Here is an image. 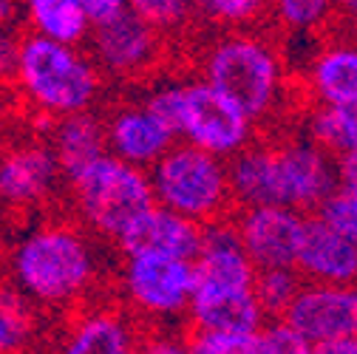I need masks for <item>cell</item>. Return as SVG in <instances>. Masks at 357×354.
Returning <instances> with one entry per match:
<instances>
[{
    "label": "cell",
    "mask_w": 357,
    "mask_h": 354,
    "mask_svg": "<svg viewBox=\"0 0 357 354\" xmlns=\"http://www.w3.org/2000/svg\"><path fill=\"white\" fill-rule=\"evenodd\" d=\"M0 3H20V0H0Z\"/></svg>",
    "instance_id": "8d00e7d4"
},
{
    "label": "cell",
    "mask_w": 357,
    "mask_h": 354,
    "mask_svg": "<svg viewBox=\"0 0 357 354\" xmlns=\"http://www.w3.org/2000/svg\"><path fill=\"white\" fill-rule=\"evenodd\" d=\"M258 267L244 249L230 218L204 227V244L196 255V292L199 295H241L255 292Z\"/></svg>",
    "instance_id": "7c38bea8"
},
{
    "label": "cell",
    "mask_w": 357,
    "mask_h": 354,
    "mask_svg": "<svg viewBox=\"0 0 357 354\" xmlns=\"http://www.w3.org/2000/svg\"><path fill=\"white\" fill-rule=\"evenodd\" d=\"M91 54L105 77L133 82L153 71L162 60L165 34L137 12H119L91 29Z\"/></svg>",
    "instance_id": "9c48e42d"
},
{
    "label": "cell",
    "mask_w": 357,
    "mask_h": 354,
    "mask_svg": "<svg viewBox=\"0 0 357 354\" xmlns=\"http://www.w3.org/2000/svg\"><path fill=\"white\" fill-rule=\"evenodd\" d=\"M119 289L137 315L148 321H176L190 312L196 261L162 252H130L119 272Z\"/></svg>",
    "instance_id": "8992f818"
},
{
    "label": "cell",
    "mask_w": 357,
    "mask_h": 354,
    "mask_svg": "<svg viewBox=\"0 0 357 354\" xmlns=\"http://www.w3.org/2000/svg\"><path fill=\"white\" fill-rule=\"evenodd\" d=\"M340 187V164L315 139L301 137L275 145V193L278 204L318 213V207Z\"/></svg>",
    "instance_id": "ba28073f"
},
{
    "label": "cell",
    "mask_w": 357,
    "mask_h": 354,
    "mask_svg": "<svg viewBox=\"0 0 357 354\" xmlns=\"http://www.w3.org/2000/svg\"><path fill=\"white\" fill-rule=\"evenodd\" d=\"M255 334L247 332H225V329H190L188 351L196 354H255Z\"/></svg>",
    "instance_id": "83f0119b"
},
{
    "label": "cell",
    "mask_w": 357,
    "mask_h": 354,
    "mask_svg": "<svg viewBox=\"0 0 357 354\" xmlns=\"http://www.w3.org/2000/svg\"><path fill=\"white\" fill-rule=\"evenodd\" d=\"M204 244V224L176 213L165 204H153L145 215H139L128 233L116 241L122 255L130 252H162L173 258H190L196 261Z\"/></svg>",
    "instance_id": "9a60e30c"
},
{
    "label": "cell",
    "mask_w": 357,
    "mask_h": 354,
    "mask_svg": "<svg viewBox=\"0 0 357 354\" xmlns=\"http://www.w3.org/2000/svg\"><path fill=\"white\" fill-rule=\"evenodd\" d=\"M20 17H23V6L20 3H0V23L17 26Z\"/></svg>",
    "instance_id": "d6a6232c"
},
{
    "label": "cell",
    "mask_w": 357,
    "mask_h": 354,
    "mask_svg": "<svg viewBox=\"0 0 357 354\" xmlns=\"http://www.w3.org/2000/svg\"><path fill=\"white\" fill-rule=\"evenodd\" d=\"M303 82L312 102H357V40L349 34L335 37L332 43H321L318 52L303 66Z\"/></svg>",
    "instance_id": "e0dca14e"
},
{
    "label": "cell",
    "mask_w": 357,
    "mask_h": 354,
    "mask_svg": "<svg viewBox=\"0 0 357 354\" xmlns=\"http://www.w3.org/2000/svg\"><path fill=\"white\" fill-rule=\"evenodd\" d=\"M303 286V275L298 267H270V270H258L255 278V295L264 306L266 318H284L292 300L298 298Z\"/></svg>",
    "instance_id": "d4e9b609"
},
{
    "label": "cell",
    "mask_w": 357,
    "mask_h": 354,
    "mask_svg": "<svg viewBox=\"0 0 357 354\" xmlns=\"http://www.w3.org/2000/svg\"><path fill=\"white\" fill-rule=\"evenodd\" d=\"M303 281L357 284V244L332 227L318 213L306 215V227L295 261Z\"/></svg>",
    "instance_id": "2e32d148"
},
{
    "label": "cell",
    "mask_w": 357,
    "mask_h": 354,
    "mask_svg": "<svg viewBox=\"0 0 357 354\" xmlns=\"http://www.w3.org/2000/svg\"><path fill=\"white\" fill-rule=\"evenodd\" d=\"M306 215L309 213L287 204H252L236 207L233 224L258 270L295 267Z\"/></svg>",
    "instance_id": "8fae6325"
},
{
    "label": "cell",
    "mask_w": 357,
    "mask_h": 354,
    "mask_svg": "<svg viewBox=\"0 0 357 354\" xmlns=\"http://www.w3.org/2000/svg\"><path fill=\"white\" fill-rule=\"evenodd\" d=\"M102 77L94 54H85L79 46L23 31L12 85L34 114L60 119L66 114L91 111L102 94Z\"/></svg>",
    "instance_id": "7a4b0ae2"
},
{
    "label": "cell",
    "mask_w": 357,
    "mask_h": 354,
    "mask_svg": "<svg viewBox=\"0 0 357 354\" xmlns=\"http://www.w3.org/2000/svg\"><path fill=\"white\" fill-rule=\"evenodd\" d=\"M199 71V77L230 97L252 122L270 119L284 100L287 66L281 52L266 37L247 29H227L210 40Z\"/></svg>",
    "instance_id": "3957f363"
},
{
    "label": "cell",
    "mask_w": 357,
    "mask_h": 354,
    "mask_svg": "<svg viewBox=\"0 0 357 354\" xmlns=\"http://www.w3.org/2000/svg\"><path fill=\"white\" fill-rule=\"evenodd\" d=\"M20 6L29 31L71 43V46H82L91 37L94 20L82 0H20Z\"/></svg>",
    "instance_id": "44dd1931"
},
{
    "label": "cell",
    "mask_w": 357,
    "mask_h": 354,
    "mask_svg": "<svg viewBox=\"0 0 357 354\" xmlns=\"http://www.w3.org/2000/svg\"><path fill=\"white\" fill-rule=\"evenodd\" d=\"M190 3L199 20L218 29H247L266 12H273V0H190Z\"/></svg>",
    "instance_id": "cb8c5ba5"
},
{
    "label": "cell",
    "mask_w": 357,
    "mask_h": 354,
    "mask_svg": "<svg viewBox=\"0 0 357 354\" xmlns=\"http://www.w3.org/2000/svg\"><path fill=\"white\" fill-rule=\"evenodd\" d=\"M37 303L15 284H0V354L23 351L37 337Z\"/></svg>",
    "instance_id": "603a6c76"
},
{
    "label": "cell",
    "mask_w": 357,
    "mask_h": 354,
    "mask_svg": "<svg viewBox=\"0 0 357 354\" xmlns=\"http://www.w3.org/2000/svg\"><path fill=\"white\" fill-rule=\"evenodd\" d=\"M128 9L137 12L162 34L182 31L190 23V17H196L190 0H128Z\"/></svg>",
    "instance_id": "4316f807"
},
{
    "label": "cell",
    "mask_w": 357,
    "mask_h": 354,
    "mask_svg": "<svg viewBox=\"0 0 357 354\" xmlns=\"http://www.w3.org/2000/svg\"><path fill=\"white\" fill-rule=\"evenodd\" d=\"M273 15L292 34H315L337 12L335 0H273Z\"/></svg>",
    "instance_id": "484cf974"
},
{
    "label": "cell",
    "mask_w": 357,
    "mask_h": 354,
    "mask_svg": "<svg viewBox=\"0 0 357 354\" xmlns=\"http://www.w3.org/2000/svg\"><path fill=\"white\" fill-rule=\"evenodd\" d=\"M60 179L66 173L52 145L23 142L0 156V201L6 207L29 210L49 201Z\"/></svg>",
    "instance_id": "4fadbf2b"
},
{
    "label": "cell",
    "mask_w": 357,
    "mask_h": 354,
    "mask_svg": "<svg viewBox=\"0 0 357 354\" xmlns=\"http://www.w3.org/2000/svg\"><path fill=\"white\" fill-rule=\"evenodd\" d=\"M335 12L337 17H343L346 23L357 17V0H335Z\"/></svg>",
    "instance_id": "836d02e7"
},
{
    "label": "cell",
    "mask_w": 357,
    "mask_h": 354,
    "mask_svg": "<svg viewBox=\"0 0 357 354\" xmlns=\"http://www.w3.org/2000/svg\"><path fill=\"white\" fill-rule=\"evenodd\" d=\"M3 249H6V236L0 233V255H3Z\"/></svg>",
    "instance_id": "d590c367"
},
{
    "label": "cell",
    "mask_w": 357,
    "mask_h": 354,
    "mask_svg": "<svg viewBox=\"0 0 357 354\" xmlns=\"http://www.w3.org/2000/svg\"><path fill=\"white\" fill-rule=\"evenodd\" d=\"M23 31L12 23H0V82H12L20 60Z\"/></svg>",
    "instance_id": "4dcf8cb0"
},
{
    "label": "cell",
    "mask_w": 357,
    "mask_h": 354,
    "mask_svg": "<svg viewBox=\"0 0 357 354\" xmlns=\"http://www.w3.org/2000/svg\"><path fill=\"white\" fill-rule=\"evenodd\" d=\"M190 329H225V332H247L255 334L266 321V312L255 292L241 295H193Z\"/></svg>",
    "instance_id": "ffe728a7"
},
{
    "label": "cell",
    "mask_w": 357,
    "mask_h": 354,
    "mask_svg": "<svg viewBox=\"0 0 357 354\" xmlns=\"http://www.w3.org/2000/svg\"><path fill=\"white\" fill-rule=\"evenodd\" d=\"M178 139L193 142L215 156L233 159L255 142V122L204 77H193L185 79L182 88Z\"/></svg>",
    "instance_id": "52a82bcc"
},
{
    "label": "cell",
    "mask_w": 357,
    "mask_h": 354,
    "mask_svg": "<svg viewBox=\"0 0 357 354\" xmlns=\"http://www.w3.org/2000/svg\"><path fill=\"white\" fill-rule=\"evenodd\" d=\"M15 284L46 309H68L97 281V255L88 236L63 221H46L12 249Z\"/></svg>",
    "instance_id": "6da1fadb"
},
{
    "label": "cell",
    "mask_w": 357,
    "mask_h": 354,
    "mask_svg": "<svg viewBox=\"0 0 357 354\" xmlns=\"http://www.w3.org/2000/svg\"><path fill=\"white\" fill-rule=\"evenodd\" d=\"M306 137L324 145L337 159L357 153V102L349 105H321L306 116Z\"/></svg>",
    "instance_id": "7402d4cb"
},
{
    "label": "cell",
    "mask_w": 357,
    "mask_h": 354,
    "mask_svg": "<svg viewBox=\"0 0 357 354\" xmlns=\"http://www.w3.org/2000/svg\"><path fill=\"white\" fill-rule=\"evenodd\" d=\"M137 346L139 343H137L133 323L122 312L108 306H97L82 312L71 323L63 343L68 354H125Z\"/></svg>",
    "instance_id": "d6986e66"
},
{
    "label": "cell",
    "mask_w": 357,
    "mask_h": 354,
    "mask_svg": "<svg viewBox=\"0 0 357 354\" xmlns=\"http://www.w3.org/2000/svg\"><path fill=\"white\" fill-rule=\"evenodd\" d=\"M318 215L357 244V187H337L318 207Z\"/></svg>",
    "instance_id": "f546056e"
},
{
    "label": "cell",
    "mask_w": 357,
    "mask_h": 354,
    "mask_svg": "<svg viewBox=\"0 0 357 354\" xmlns=\"http://www.w3.org/2000/svg\"><path fill=\"white\" fill-rule=\"evenodd\" d=\"M284 318L303 334L312 351L329 354L335 343L357 337V284L303 281Z\"/></svg>",
    "instance_id": "30bf717a"
},
{
    "label": "cell",
    "mask_w": 357,
    "mask_h": 354,
    "mask_svg": "<svg viewBox=\"0 0 357 354\" xmlns=\"http://www.w3.org/2000/svg\"><path fill=\"white\" fill-rule=\"evenodd\" d=\"M151 182L156 204H165L204 227L233 215L236 199L230 187V162L193 142L178 139L151 167Z\"/></svg>",
    "instance_id": "5b68a950"
},
{
    "label": "cell",
    "mask_w": 357,
    "mask_h": 354,
    "mask_svg": "<svg viewBox=\"0 0 357 354\" xmlns=\"http://www.w3.org/2000/svg\"><path fill=\"white\" fill-rule=\"evenodd\" d=\"M349 34L357 40V17H354V20H349Z\"/></svg>",
    "instance_id": "e575fe53"
},
{
    "label": "cell",
    "mask_w": 357,
    "mask_h": 354,
    "mask_svg": "<svg viewBox=\"0 0 357 354\" xmlns=\"http://www.w3.org/2000/svg\"><path fill=\"white\" fill-rule=\"evenodd\" d=\"M105 128L108 151L148 170L178 142V134L145 100H133L111 108V114L105 116Z\"/></svg>",
    "instance_id": "5bb4252c"
},
{
    "label": "cell",
    "mask_w": 357,
    "mask_h": 354,
    "mask_svg": "<svg viewBox=\"0 0 357 354\" xmlns=\"http://www.w3.org/2000/svg\"><path fill=\"white\" fill-rule=\"evenodd\" d=\"M68 193L79 224L105 241H119L128 227L156 204L151 170L111 151L68 176Z\"/></svg>",
    "instance_id": "277c9868"
},
{
    "label": "cell",
    "mask_w": 357,
    "mask_h": 354,
    "mask_svg": "<svg viewBox=\"0 0 357 354\" xmlns=\"http://www.w3.org/2000/svg\"><path fill=\"white\" fill-rule=\"evenodd\" d=\"M88 15H91L94 23H102L108 17H116L119 12L128 9V0H82Z\"/></svg>",
    "instance_id": "1f68e13d"
},
{
    "label": "cell",
    "mask_w": 357,
    "mask_h": 354,
    "mask_svg": "<svg viewBox=\"0 0 357 354\" xmlns=\"http://www.w3.org/2000/svg\"><path fill=\"white\" fill-rule=\"evenodd\" d=\"M49 145L57 153L66 179L77 170L88 167L100 156L108 153V128L105 119L91 108V111H77L54 119L49 130Z\"/></svg>",
    "instance_id": "ac0fdd59"
},
{
    "label": "cell",
    "mask_w": 357,
    "mask_h": 354,
    "mask_svg": "<svg viewBox=\"0 0 357 354\" xmlns=\"http://www.w3.org/2000/svg\"><path fill=\"white\" fill-rule=\"evenodd\" d=\"M312 351L303 334L287 318H270L255 337V354H306Z\"/></svg>",
    "instance_id": "f1b7e54d"
}]
</instances>
